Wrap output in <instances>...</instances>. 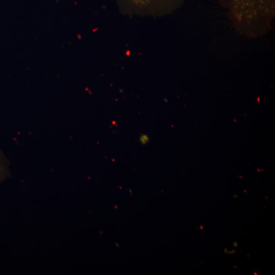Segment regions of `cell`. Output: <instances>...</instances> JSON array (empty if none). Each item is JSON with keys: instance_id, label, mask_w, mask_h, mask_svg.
<instances>
[{"instance_id": "1", "label": "cell", "mask_w": 275, "mask_h": 275, "mask_svg": "<svg viewBox=\"0 0 275 275\" xmlns=\"http://www.w3.org/2000/svg\"><path fill=\"white\" fill-rule=\"evenodd\" d=\"M236 27L249 36L269 30L275 15V0H217Z\"/></svg>"}, {"instance_id": "2", "label": "cell", "mask_w": 275, "mask_h": 275, "mask_svg": "<svg viewBox=\"0 0 275 275\" xmlns=\"http://www.w3.org/2000/svg\"><path fill=\"white\" fill-rule=\"evenodd\" d=\"M185 0H119L124 8L135 12L167 13L180 6Z\"/></svg>"}, {"instance_id": "3", "label": "cell", "mask_w": 275, "mask_h": 275, "mask_svg": "<svg viewBox=\"0 0 275 275\" xmlns=\"http://www.w3.org/2000/svg\"><path fill=\"white\" fill-rule=\"evenodd\" d=\"M8 171L7 160L0 151V182L6 177Z\"/></svg>"}]
</instances>
